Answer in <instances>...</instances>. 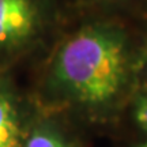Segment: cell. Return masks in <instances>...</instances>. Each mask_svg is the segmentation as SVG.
I'll return each mask as SVG.
<instances>
[{
    "mask_svg": "<svg viewBox=\"0 0 147 147\" xmlns=\"http://www.w3.org/2000/svg\"><path fill=\"white\" fill-rule=\"evenodd\" d=\"M21 124L10 95L0 91V147H19Z\"/></svg>",
    "mask_w": 147,
    "mask_h": 147,
    "instance_id": "3957f363",
    "label": "cell"
},
{
    "mask_svg": "<svg viewBox=\"0 0 147 147\" xmlns=\"http://www.w3.org/2000/svg\"><path fill=\"white\" fill-rule=\"evenodd\" d=\"M36 26L32 0H0V44L26 38Z\"/></svg>",
    "mask_w": 147,
    "mask_h": 147,
    "instance_id": "7a4b0ae2",
    "label": "cell"
},
{
    "mask_svg": "<svg viewBox=\"0 0 147 147\" xmlns=\"http://www.w3.org/2000/svg\"><path fill=\"white\" fill-rule=\"evenodd\" d=\"M55 72L79 101L90 105L106 104L117 95L125 80L124 44L109 30H82L60 49Z\"/></svg>",
    "mask_w": 147,
    "mask_h": 147,
    "instance_id": "6da1fadb",
    "label": "cell"
},
{
    "mask_svg": "<svg viewBox=\"0 0 147 147\" xmlns=\"http://www.w3.org/2000/svg\"><path fill=\"white\" fill-rule=\"evenodd\" d=\"M140 147H147V143H144V144H143V146H140Z\"/></svg>",
    "mask_w": 147,
    "mask_h": 147,
    "instance_id": "8992f818",
    "label": "cell"
},
{
    "mask_svg": "<svg viewBox=\"0 0 147 147\" xmlns=\"http://www.w3.org/2000/svg\"><path fill=\"white\" fill-rule=\"evenodd\" d=\"M25 147H69L68 143L56 132L38 129L27 139Z\"/></svg>",
    "mask_w": 147,
    "mask_h": 147,
    "instance_id": "277c9868",
    "label": "cell"
},
{
    "mask_svg": "<svg viewBox=\"0 0 147 147\" xmlns=\"http://www.w3.org/2000/svg\"><path fill=\"white\" fill-rule=\"evenodd\" d=\"M136 121L144 131H147V93L143 95V98L139 101L136 106Z\"/></svg>",
    "mask_w": 147,
    "mask_h": 147,
    "instance_id": "5b68a950",
    "label": "cell"
}]
</instances>
